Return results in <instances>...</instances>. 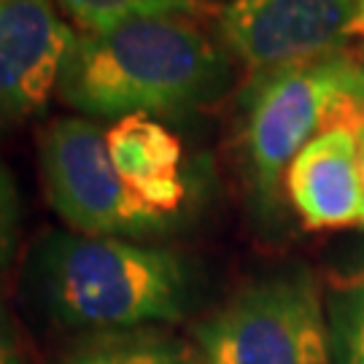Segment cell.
Masks as SVG:
<instances>
[{
    "instance_id": "9c48e42d",
    "label": "cell",
    "mask_w": 364,
    "mask_h": 364,
    "mask_svg": "<svg viewBox=\"0 0 364 364\" xmlns=\"http://www.w3.org/2000/svg\"><path fill=\"white\" fill-rule=\"evenodd\" d=\"M108 154L122 181L159 216H173L186 200V181L181 176L183 149L173 132L144 114L117 119L105 130Z\"/></svg>"
},
{
    "instance_id": "2e32d148",
    "label": "cell",
    "mask_w": 364,
    "mask_h": 364,
    "mask_svg": "<svg viewBox=\"0 0 364 364\" xmlns=\"http://www.w3.org/2000/svg\"><path fill=\"white\" fill-rule=\"evenodd\" d=\"M353 132H356V154H359V170H362V183H364V122Z\"/></svg>"
},
{
    "instance_id": "30bf717a",
    "label": "cell",
    "mask_w": 364,
    "mask_h": 364,
    "mask_svg": "<svg viewBox=\"0 0 364 364\" xmlns=\"http://www.w3.org/2000/svg\"><path fill=\"white\" fill-rule=\"evenodd\" d=\"M57 6L76 22L81 33H103L135 16H159V14L200 16L210 11V6H205L203 0H57Z\"/></svg>"
},
{
    "instance_id": "6da1fadb",
    "label": "cell",
    "mask_w": 364,
    "mask_h": 364,
    "mask_svg": "<svg viewBox=\"0 0 364 364\" xmlns=\"http://www.w3.org/2000/svg\"><path fill=\"white\" fill-rule=\"evenodd\" d=\"M230 63L186 14L135 16L70 41L57 97L87 119L176 117L216 97Z\"/></svg>"
},
{
    "instance_id": "277c9868",
    "label": "cell",
    "mask_w": 364,
    "mask_h": 364,
    "mask_svg": "<svg viewBox=\"0 0 364 364\" xmlns=\"http://www.w3.org/2000/svg\"><path fill=\"white\" fill-rule=\"evenodd\" d=\"M203 364H332L311 275H275L240 289L197 326Z\"/></svg>"
},
{
    "instance_id": "8fae6325",
    "label": "cell",
    "mask_w": 364,
    "mask_h": 364,
    "mask_svg": "<svg viewBox=\"0 0 364 364\" xmlns=\"http://www.w3.org/2000/svg\"><path fill=\"white\" fill-rule=\"evenodd\" d=\"M60 364H197L195 353L181 343L159 335H132L92 343Z\"/></svg>"
},
{
    "instance_id": "ba28073f",
    "label": "cell",
    "mask_w": 364,
    "mask_h": 364,
    "mask_svg": "<svg viewBox=\"0 0 364 364\" xmlns=\"http://www.w3.org/2000/svg\"><path fill=\"white\" fill-rule=\"evenodd\" d=\"M287 192L308 230L364 227V183L356 132L338 127L316 135L291 159Z\"/></svg>"
},
{
    "instance_id": "9a60e30c",
    "label": "cell",
    "mask_w": 364,
    "mask_h": 364,
    "mask_svg": "<svg viewBox=\"0 0 364 364\" xmlns=\"http://www.w3.org/2000/svg\"><path fill=\"white\" fill-rule=\"evenodd\" d=\"M351 38L364 41V0H356V19L351 25Z\"/></svg>"
},
{
    "instance_id": "7a4b0ae2",
    "label": "cell",
    "mask_w": 364,
    "mask_h": 364,
    "mask_svg": "<svg viewBox=\"0 0 364 364\" xmlns=\"http://www.w3.org/2000/svg\"><path fill=\"white\" fill-rule=\"evenodd\" d=\"M30 284L43 313L68 329L176 321L186 294L181 262L170 251L78 232L41 240L30 259Z\"/></svg>"
},
{
    "instance_id": "3957f363",
    "label": "cell",
    "mask_w": 364,
    "mask_h": 364,
    "mask_svg": "<svg viewBox=\"0 0 364 364\" xmlns=\"http://www.w3.org/2000/svg\"><path fill=\"white\" fill-rule=\"evenodd\" d=\"M364 122V65L348 49L251 76L243 92L240 149L259 197L278 192L291 159L326 130Z\"/></svg>"
},
{
    "instance_id": "e0dca14e",
    "label": "cell",
    "mask_w": 364,
    "mask_h": 364,
    "mask_svg": "<svg viewBox=\"0 0 364 364\" xmlns=\"http://www.w3.org/2000/svg\"><path fill=\"white\" fill-rule=\"evenodd\" d=\"M353 321L359 326H364V284H362V291H359V311L353 316Z\"/></svg>"
},
{
    "instance_id": "52a82bcc",
    "label": "cell",
    "mask_w": 364,
    "mask_h": 364,
    "mask_svg": "<svg viewBox=\"0 0 364 364\" xmlns=\"http://www.w3.org/2000/svg\"><path fill=\"white\" fill-rule=\"evenodd\" d=\"M73 36L57 0H0V130L46 111Z\"/></svg>"
},
{
    "instance_id": "5b68a950",
    "label": "cell",
    "mask_w": 364,
    "mask_h": 364,
    "mask_svg": "<svg viewBox=\"0 0 364 364\" xmlns=\"http://www.w3.org/2000/svg\"><path fill=\"white\" fill-rule=\"evenodd\" d=\"M46 200L70 230L90 237H117L162 224L154 208L122 181L105 130L87 117H60L38 138Z\"/></svg>"
},
{
    "instance_id": "8992f818",
    "label": "cell",
    "mask_w": 364,
    "mask_h": 364,
    "mask_svg": "<svg viewBox=\"0 0 364 364\" xmlns=\"http://www.w3.org/2000/svg\"><path fill=\"white\" fill-rule=\"evenodd\" d=\"M353 19L356 0H227L219 38L251 78L343 52Z\"/></svg>"
},
{
    "instance_id": "ac0fdd59",
    "label": "cell",
    "mask_w": 364,
    "mask_h": 364,
    "mask_svg": "<svg viewBox=\"0 0 364 364\" xmlns=\"http://www.w3.org/2000/svg\"><path fill=\"white\" fill-rule=\"evenodd\" d=\"M205 6H210V9H216V0H203Z\"/></svg>"
},
{
    "instance_id": "4fadbf2b",
    "label": "cell",
    "mask_w": 364,
    "mask_h": 364,
    "mask_svg": "<svg viewBox=\"0 0 364 364\" xmlns=\"http://www.w3.org/2000/svg\"><path fill=\"white\" fill-rule=\"evenodd\" d=\"M0 364H25L22 356V340L16 332L11 313L0 302Z\"/></svg>"
},
{
    "instance_id": "d6986e66",
    "label": "cell",
    "mask_w": 364,
    "mask_h": 364,
    "mask_svg": "<svg viewBox=\"0 0 364 364\" xmlns=\"http://www.w3.org/2000/svg\"><path fill=\"white\" fill-rule=\"evenodd\" d=\"M359 60H362V65H364V43H362V49H359Z\"/></svg>"
},
{
    "instance_id": "7c38bea8",
    "label": "cell",
    "mask_w": 364,
    "mask_h": 364,
    "mask_svg": "<svg viewBox=\"0 0 364 364\" xmlns=\"http://www.w3.org/2000/svg\"><path fill=\"white\" fill-rule=\"evenodd\" d=\"M19 189L14 181L11 170L0 162V270L11 262L19 240Z\"/></svg>"
},
{
    "instance_id": "5bb4252c",
    "label": "cell",
    "mask_w": 364,
    "mask_h": 364,
    "mask_svg": "<svg viewBox=\"0 0 364 364\" xmlns=\"http://www.w3.org/2000/svg\"><path fill=\"white\" fill-rule=\"evenodd\" d=\"M343 364H364V326L351 321L346 335V362Z\"/></svg>"
}]
</instances>
